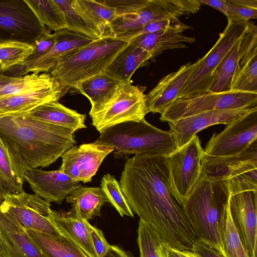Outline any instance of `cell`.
<instances>
[{"mask_svg": "<svg viewBox=\"0 0 257 257\" xmlns=\"http://www.w3.org/2000/svg\"><path fill=\"white\" fill-rule=\"evenodd\" d=\"M228 2L235 6L257 10L256 0H228Z\"/></svg>", "mask_w": 257, "mask_h": 257, "instance_id": "cell-50", "label": "cell"}, {"mask_svg": "<svg viewBox=\"0 0 257 257\" xmlns=\"http://www.w3.org/2000/svg\"><path fill=\"white\" fill-rule=\"evenodd\" d=\"M128 43L104 35L62 59L49 73L62 85L74 89L80 82L104 72Z\"/></svg>", "mask_w": 257, "mask_h": 257, "instance_id": "cell-5", "label": "cell"}, {"mask_svg": "<svg viewBox=\"0 0 257 257\" xmlns=\"http://www.w3.org/2000/svg\"><path fill=\"white\" fill-rule=\"evenodd\" d=\"M166 257H199L192 250H179L171 247L168 243L165 245Z\"/></svg>", "mask_w": 257, "mask_h": 257, "instance_id": "cell-47", "label": "cell"}, {"mask_svg": "<svg viewBox=\"0 0 257 257\" xmlns=\"http://www.w3.org/2000/svg\"><path fill=\"white\" fill-rule=\"evenodd\" d=\"M137 232L140 257H166L168 243L154 228L140 219Z\"/></svg>", "mask_w": 257, "mask_h": 257, "instance_id": "cell-35", "label": "cell"}, {"mask_svg": "<svg viewBox=\"0 0 257 257\" xmlns=\"http://www.w3.org/2000/svg\"><path fill=\"white\" fill-rule=\"evenodd\" d=\"M152 58V56L148 52L129 43L114 58L104 73L121 83L130 82L134 72L146 65Z\"/></svg>", "mask_w": 257, "mask_h": 257, "instance_id": "cell-26", "label": "cell"}, {"mask_svg": "<svg viewBox=\"0 0 257 257\" xmlns=\"http://www.w3.org/2000/svg\"><path fill=\"white\" fill-rule=\"evenodd\" d=\"M102 1L112 8L117 17L133 13L144 6L149 0H102Z\"/></svg>", "mask_w": 257, "mask_h": 257, "instance_id": "cell-43", "label": "cell"}, {"mask_svg": "<svg viewBox=\"0 0 257 257\" xmlns=\"http://www.w3.org/2000/svg\"><path fill=\"white\" fill-rule=\"evenodd\" d=\"M41 121L72 130L74 132L86 128V115L66 107L58 101L44 103L25 114Z\"/></svg>", "mask_w": 257, "mask_h": 257, "instance_id": "cell-27", "label": "cell"}, {"mask_svg": "<svg viewBox=\"0 0 257 257\" xmlns=\"http://www.w3.org/2000/svg\"><path fill=\"white\" fill-rule=\"evenodd\" d=\"M71 204V211L77 217L88 221L100 215V209L108 202L101 187L81 186L71 192L66 197Z\"/></svg>", "mask_w": 257, "mask_h": 257, "instance_id": "cell-28", "label": "cell"}, {"mask_svg": "<svg viewBox=\"0 0 257 257\" xmlns=\"http://www.w3.org/2000/svg\"><path fill=\"white\" fill-rule=\"evenodd\" d=\"M257 46V28L253 25L231 48L218 67L209 91H232L234 80L240 70V63L245 54Z\"/></svg>", "mask_w": 257, "mask_h": 257, "instance_id": "cell-21", "label": "cell"}, {"mask_svg": "<svg viewBox=\"0 0 257 257\" xmlns=\"http://www.w3.org/2000/svg\"><path fill=\"white\" fill-rule=\"evenodd\" d=\"M25 179L35 194L46 201L61 204L73 190L81 186L59 169L43 171L39 168L26 171Z\"/></svg>", "mask_w": 257, "mask_h": 257, "instance_id": "cell-20", "label": "cell"}, {"mask_svg": "<svg viewBox=\"0 0 257 257\" xmlns=\"http://www.w3.org/2000/svg\"><path fill=\"white\" fill-rule=\"evenodd\" d=\"M201 4L209 6L222 13L225 16L227 11V0H199Z\"/></svg>", "mask_w": 257, "mask_h": 257, "instance_id": "cell-48", "label": "cell"}, {"mask_svg": "<svg viewBox=\"0 0 257 257\" xmlns=\"http://www.w3.org/2000/svg\"><path fill=\"white\" fill-rule=\"evenodd\" d=\"M202 59L182 65L176 71L164 76L147 94L146 103L149 112L162 114L165 109L178 98L185 85L192 76Z\"/></svg>", "mask_w": 257, "mask_h": 257, "instance_id": "cell-22", "label": "cell"}, {"mask_svg": "<svg viewBox=\"0 0 257 257\" xmlns=\"http://www.w3.org/2000/svg\"><path fill=\"white\" fill-rule=\"evenodd\" d=\"M74 133L26 114L0 118L1 140L25 172L55 163L77 143Z\"/></svg>", "mask_w": 257, "mask_h": 257, "instance_id": "cell-2", "label": "cell"}, {"mask_svg": "<svg viewBox=\"0 0 257 257\" xmlns=\"http://www.w3.org/2000/svg\"><path fill=\"white\" fill-rule=\"evenodd\" d=\"M47 29L25 0H0V41L15 40L33 44Z\"/></svg>", "mask_w": 257, "mask_h": 257, "instance_id": "cell-11", "label": "cell"}, {"mask_svg": "<svg viewBox=\"0 0 257 257\" xmlns=\"http://www.w3.org/2000/svg\"><path fill=\"white\" fill-rule=\"evenodd\" d=\"M0 256L46 257L27 230L0 208Z\"/></svg>", "mask_w": 257, "mask_h": 257, "instance_id": "cell-19", "label": "cell"}, {"mask_svg": "<svg viewBox=\"0 0 257 257\" xmlns=\"http://www.w3.org/2000/svg\"><path fill=\"white\" fill-rule=\"evenodd\" d=\"M189 28L180 21L166 29L138 36L128 42L146 51L153 58L164 50L187 48L185 43L194 42V37L183 33Z\"/></svg>", "mask_w": 257, "mask_h": 257, "instance_id": "cell-24", "label": "cell"}, {"mask_svg": "<svg viewBox=\"0 0 257 257\" xmlns=\"http://www.w3.org/2000/svg\"><path fill=\"white\" fill-rule=\"evenodd\" d=\"M56 41L51 49L37 60L25 62L4 73L10 77L22 76L29 72L49 73L62 59L73 51L92 43L93 39L67 29L54 33Z\"/></svg>", "mask_w": 257, "mask_h": 257, "instance_id": "cell-15", "label": "cell"}, {"mask_svg": "<svg viewBox=\"0 0 257 257\" xmlns=\"http://www.w3.org/2000/svg\"><path fill=\"white\" fill-rule=\"evenodd\" d=\"M32 44L15 40L0 41V65L3 73L26 62L33 53Z\"/></svg>", "mask_w": 257, "mask_h": 257, "instance_id": "cell-36", "label": "cell"}, {"mask_svg": "<svg viewBox=\"0 0 257 257\" xmlns=\"http://www.w3.org/2000/svg\"><path fill=\"white\" fill-rule=\"evenodd\" d=\"M229 196L227 181H211L202 174L185 201L197 240L205 241L223 254Z\"/></svg>", "mask_w": 257, "mask_h": 257, "instance_id": "cell-3", "label": "cell"}, {"mask_svg": "<svg viewBox=\"0 0 257 257\" xmlns=\"http://www.w3.org/2000/svg\"><path fill=\"white\" fill-rule=\"evenodd\" d=\"M14 78L7 76L3 72L0 73V93L3 88L12 81Z\"/></svg>", "mask_w": 257, "mask_h": 257, "instance_id": "cell-51", "label": "cell"}, {"mask_svg": "<svg viewBox=\"0 0 257 257\" xmlns=\"http://www.w3.org/2000/svg\"><path fill=\"white\" fill-rule=\"evenodd\" d=\"M0 257H1V256H0Z\"/></svg>", "mask_w": 257, "mask_h": 257, "instance_id": "cell-54", "label": "cell"}, {"mask_svg": "<svg viewBox=\"0 0 257 257\" xmlns=\"http://www.w3.org/2000/svg\"><path fill=\"white\" fill-rule=\"evenodd\" d=\"M25 174L0 137V188L4 197L24 191Z\"/></svg>", "mask_w": 257, "mask_h": 257, "instance_id": "cell-32", "label": "cell"}, {"mask_svg": "<svg viewBox=\"0 0 257 257\" xmlns=\"http://www.w3.org/2000/svg\"><path fill=\"white\" fill-rule=\"evenodd\" d=\"M223 249L225 257H248L231 219L229 207L223 235Z\"/></svg>", "mask_w": 257, "mask_h": 257, "instance_id": "cell-40", "label": "cell"}, {"mask_svg": "<svg viewBox=\"0 0 257 257\" xmlns=\"http://www.w3.org/2000/svg\"><path fill=\"white\" fill-rule=\"evenodd\" d=\"M192 251L199 257H225L209 243L201 239L196 242Z\"/></svg>", "mask_w": 257, "mask_h": 257, "instance_id": "cell-46", "label": "cell"}, {"mask_svg": "<svg viewBox=\"0 0 257 257\" xmlns=\"http://www.w3.org/2000/svg\"><path fill=\"white\" fill-rule=\"evenodd\" d=\"M54 1L64 15L66 29L93 40L102 37L98 28L82 9L77 0Z\"/></svg>", "mask_w": 257, "mask_h": 257, "instance_id": "cell-31", "label": "cell"}, {"mask_svg": "<svg viewBox=\"0 0 257 257\" xmlns=\"http://www.w3.org/2000/svg\"><path fill=\"white\" fill-rule=\"evenodd\" d=\"M1 72H3L2 67L1 65H0V73H1Z\"/></svg>", "mask_w": 257, "mask_h": 257, "instance_id": "cell-53", "label": "cell"}, {"mask_svg": "<svg viewBox=\"0 0 257 257\" xmlns=\"http://www.w3.org/2000/svg\"><path fill=\"white\" fill-rule=\"evenodd\" d=\"M58 81L49 73H33L15 77L3 88L0 96L31 93L50 86Z\"/></svg>", "mask_w": 257, "mask_h": 257, "instance_id": "cell-34", "label": "cell"}, {"mask_svg": "<svg viewBox=\"0 0 257 257\" xmlns=\"http://www.w3.org/2000/svg\"><path fill=\"white\" fill-rule=\"evenodd\" d=\"M204 154L196 135L168 156L174 184L184 202L201 176Z\"/></svg>", "mask_w": 257, "mask_h": 257, "instance_id": "cell-12", "label": "cell"}, {"mask_svg": "<svg viewBox=\"0 0 257 257\" xmlns=\"http://www.w3.org/2000/svg\"><path fill=\"white\" fill-rule=\"evenodd\" d=\"M132 211L173 248L192 250L198 240L174 184L168 156L138 155L124 164L119 182Z\"/></svg>", "mask_w": 257, "mask_h": 257, "instance_id": "cell-1", "label": "cell"}, {"mask_svg": "<svg viewBox=\"0 0 257 257\" xmlns=\"http://www.w3.org/2000/svg\"><path fill=\"white\" fill-rule=\"evenodd\" d=\"M120 83L103 72L80 82L74 89L90 101L91 108L89 114L90 115L107 101Z\"/></svg>", "mask_w": 257, "mask_h": 257, "instance_id": "cell-29", "label": "cell"}, {"mask_svg": "<svg viewBox=\"0 0 257 257\" xmlns=\"http://www.w3.org/2000/svg\"><path fill=\"white\" fill-rule=\"evenodd\" d=\"M255 107L257 92L208 91L176 99L165 109L160 119L169 123L207 111Z\"/></svg>", "mask_w": 257, "mask_h": 257, "instance_id": "cell-7", "label": "cell"}, {"mask_svg": "<svg viewBox=\"0 0 257 257\" xmlns=\"http://www.w3.org/2000/svg\"><path fill=\"white\" fill-rule=\"evenodd\" d=\"M201 6L198 0H149L141 9L117 16L104 35L114 37L159 20H179L182 15L197 13Z\"/></svg>", "mask_w": 257, "mask_h": 257, "instance_id": "cell-9", "label": "cell"}, {"mask_svg": "<svg viewBox=\"0 0 257 257\" xmlns=\"http://www.w3.org/2000/svg\"><path fill=\"white\" fill-rule=\"evenodd\" d=\"M4 199V196L3 194L2 193V192L1 191V188H0V203L3 201Z\"/></svg>", "mask_w": 257, "mask_h": 257, "instance_id": "cell-52", "label": "cell"}, {"mask_svg": "<svg viewBox=\"0 0 257 257\" xmlns=\"http://www.w3.org/2000/svg\"><path fill=\"white\" fill-rule=\"evenodd\" d=\"M70 89L58 81L31 93L0 96V118L27 114L44 103L58 101Z\"/></svg>", "mask_w": 257, "mask_h": 257, "instance_id": "cell-23", "label": "cell"}, {"mask_svg": "<svg viewBox=\"0 0 257 257\" xmlns=\"http://www.w3.org/2000/svg\"><path fill=\"white\" fill-rule=\"evenodd\" d=\"M145 87L121 82L107 101L90 115L92 124L100 134L108 128L127 121H139L148 113Z\"/></svg>", "mask_w": 257, "mask_h": 257, "instance_id": "cell-6", "label": "cell"}, {"mask_svg": "<svg viewBox=\"0 0 257 257\" xmlns=\"http://www.w3.org/2000/svg\"><path fill=\"white\" fill-rule=\"evenodd\" d=\"M256 169L257 140L236 154L219 157L205 153L202 174L211 181H228Z\"/></svg>", "mask_w": 257, "mask_h": 257, "instance_id": "cell-18", "label": "cell"}, {"mask_svg": "<svg viewBox=\"0 0 257 257\" xmlns=\"http://www.w3.org/2000/svg\"><path fill=\"white\" fill-rule=\"evenodd\" d=\"M179 22V19H166L159 20L150 23L135 31L126 33L119 34L114 36V37L129 42L131 40L138 36L166 29L171 26L173 24Z\"/></svg>", "mask_w": 257, "mask_h": 257, "instance_id": "cell-41", "label": "cell"}, {"mask_svg": "<svg viewBox=\"0 0 257 257\" xmlns=\"http://www.w3.org/2000/svg\"><path fill=\"white\" fill-rule=\"evenodd\" d=\"M257 191L230 195V216L248 257L257 254Z\"/></svg>", "mask_w": 257, "mask_h": 257, "instance_id": "cell-16", "label": "cell"}, {"mask_svg": "<svg viewBox=\"0 0 257 257\" xmlns=\"http://www.w3.org/2000/svg\"><path fill=\"white\" fill-rule=\"evenodd\" d=\"M39 23L54 32L66 29L64 15L54 0H25Z\"/></svg>", "mask_w": 257, "mask_h": 257, "instance_id": "cell-33", "label": "cell"}, {"mask_svg": "<svg viewBox=\"0 0 257 257\" xmlns=\"http://www.w3.org/2000/svg\"><path fill=\"white\" fill-rule=\"evenodd\" d=\"M94 142L113 147L116 159L133 154L168 156L177 149L175 137L170 131L160 130L145 118L111 126L100 134Z\"/></svg>", "mask_w": 257, "mask_h": 257, "instance_id": "cell-4", "label": "cell"}, {"mask_svg": "<svg viewBox=\"0 0 257 257\" xmlns=\"http://www.w3.org/2000/svg\"><path fill=\"white\" fill-rule=\"evenodd\" d=\"M114 151L110 146L95 142L73 146L62 155L59 170L75 181L90 182L105 158Z\"/></svg>", "mask_w": 257, "mask_h": 257, "instance_id": "cell-14", "label": "cell"}, {"mask_svg": "<svg viewBox=\"0 0 257 257\" xmlns=\"http://www.w3.org/2000/svg\"><path fill=\"white\" fill-rule=\"evenodd\" d=\"M0 208L13 216L26 229L55 236L62 235L50 221L52 209L49 202L36 194L25 191L7 194Z\"/></svg>", "mask_w": 257, "mask_h": 257, "instance_id": "cell-10", "label": "cell"}, {"mask_svg": "<svg viewBox=\"0 0 257 257\" xmlns=\"http://www.w3.org/2000/svg\"><path fill=\"white\" fill-rule=\"evenodd\" d=\"M257 140V109L226 125L218 134L214 133L204 149L213 156H226L239 153Z\"/></svg>", "mask_w": 257, "mask_h": 257, "instance_id": "cell-13", "label": "cell"}, {"mask_svg": "<svg viewBox=\"0 0 257 257\" xmlns=\"http://www.w3.org/2000/svg\"><path fill=\"white\" fill-rule=\"evenodd\" d=\"M82 9L88 15L102 37L117 17L114 10L102 0H77Z\"/></svg>", "mask_w": 257, "mask_h": 257, "instance_id": "cell-37", "label": "cell"}, {"mask_svg": "<svg viewBox=\"0 0 257 257\" xmlns=\"http://www.w3.org/2000/svg\"><path fill=\"white\" fill-rule=\"evenodd\" d=\"M227 11L226 16L227 20L236 23H247L250 19L257 18V10L235 6L227 0Z\"/></svg>", "mask_w": 257, "mask_h": 257, "instance_id": "cell-44", "label": "cell"}, {"mask_svg": "<svg viewBox=\"0 0 257 257\" xmlns=\"http://www.w3.org/2000/svg\"><path fill=\"white\" fill-rule=\"evenodd\" d=\"M50 219L61 234L74 242L88 257H97L88 221L77 217L71 210L64 212L52 210Z\"/></svg>", "mask_w": 257, "mask_h": 257, "instance_id": "cell-25", "label": "cell"}, {"mask_svg": "<svg viewBox=\"0 0 257 257\" xmlns=\"http://www.w3.org/2000/svg\"><path fill=\"white\" fill-rule=\"evenodd\" d=\"M103 257H133V256L130 252L124 250L119 246L111 245Z\"/></svg>", "mask_w": 257, "mask_h": 257, "instance_id": "cell-49", "label": "cell"}, {"mask_svg": "<svg viewBox=\"0 0 257 257\" xmlns=\"http://www.w3.org/2000/svg\"><path fill=\"white\" fill-rule=\"evenodd\" d=\"M232 90L257 92V52L241 68Z\"/></svg>", "mask_w": 257, "mask_h": 257, "instance_id": "cell-39", "label": "cell"}, {"mask_svg": "<svg viewBox=\"0 0 257 257\" xmlns=\"http://www.w3.org/2000/svg\"><path fill=\"white\" fill-rule=\"evenodd\" d=\"M256 109L257 107L204 111L169 122L170 131L179 148L205 128L217 124L227 125Z\"/></svg>", "mask_w": 257, "mask_h": 257, "instance_id": "cell-17", "label": "cell"}, {"mask_svg": "<svg viewBox=\"0 0 257 257\" xmlns=\"http://www.w3.org/2000/svg\"><path fill=\"white\" fill-rule=\"evenodd\" d=\"M253 25L254 23L250 21L236 23L228 20L224 30L220 33L214 46L201 58L200 63L180 91L178 98L208 92L216 70L225 55Z\"/></svg>", "mask_w": 257, "mask_h": 257, "instance_id": "cell-8", "label": "cell"}, {"mask_svg": "<svg viewBox=\"0 0 257 257\" xmlns=\"http://www.w3.org/2000/svg\"><path fill=\"white\" fill-rule=\"evenodd\" d=\"M55 41L54 33L51 34V30L47 29L32 44L34 47V50L26 62L37 60L46 55L53 47Z\"/></svg>", "mask_w": 257, "mask_h": 257, "instance_id": "cell-42", "label": "cell"}, {"mask_svg": "<svg viewBox=\"0 0 257 257\" xmlns=\"http://www.w3.org/2000/svg\"><path fill=\"white\" fill-rule=\"evenodd\" d=\"M26 230L46 257H88L74 242L62 234L55 236Z\"/></svg>", "mask_w": 257, "mask_h": 257, "instance_id": "cell-30", "label": "cell"}, {"mask_svg": "<svg viewBox=\"0 0 257 257\" xmlns=\"http://www.w3.org/2000/svg\"><path fill=\"white\" fill-rule=\"evenodd\" d=\"M100 187L106 195L108 202L116 209L121 217L124 215L134 217V213L124 196L120 183L115 177L109 173L101 180Z\"/></svg>", "mask_w": 257, "mask_h": 257, "instance_id": "cell-38", "label": "cell"}, {"mask_svg": "<svg viewBox=\"0 0 257 257\" xmlns=\"http://www.w3.org/2000/svg\"><path fill=\"white\" fill-rule=\"evenodd\" d=\"M88 227L96 256L103 257L111 245L108 243L100 229L91 225L89 222Z\"/></svg>", "mask_w": 257, "mask_h": 257, "instance_id": "cell-45", "label": "cell"}]
</instances>
